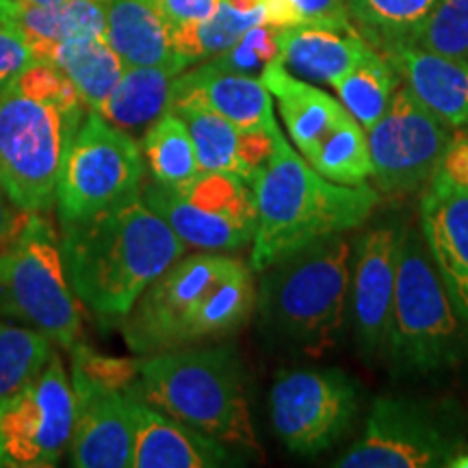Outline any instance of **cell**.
<instances>
[{
  "label": "cell",
  "mask_w": 468,
  "mask_h": 468,
  "mask_svg": "<svg viewBox=\"0 0 468 468\" xmlns=\"http://www.w3.org/2000/svg\"><path fill=\"white\" fill-rule=\"evenodd\" d=\"M28 218H31V213L17 207L0 186V254L16 241L17 234L27 226Z\"/></svg>",
  "instance_id": "60d3db41"
},
{
  "label": "cell",
  "mask_w": 468,
  "mask_h": 468,
  "mask_svg": "<svg viewBox=\"0 0 468 468\" xmlns=\"http://www.w3.org/2000/svg\"><path fill=\"white\" fill-rule=\"evenodd\" d=\"M172 113L178 115L189 128L202 172L230 174L245 180L241 161L243 131H239L226 117L191 93H176Z\"/></svg>",
  "instance_id": "484cf974"
},
{
  "label": "cell",
  "mask_w": 468,
  "mask_h": 468,
  "mask_svg": "<svg viewBox=\"0 0 468 468\" xmlns=\"http://www.w3.org/2000/svg\"><path fill=\"white\" fill-rule=\"evenodd\" d=\"M142 197L189 250L234 254L254 241V191L237 176L200 172L178 186L144 180Z\"/></svg>",
  "instance_id": "30bf717a"
},
{
  "label": "cell",
  "mask_w": 468,
  "mask_h": 468,
  "mask_svg": "<svg viewBox=\"0 0 468 468\" xmlns=\"http://www.w3.org/2000/svg\"><path fill=\"white\" fill-rule=\"evenodd\" d=\"M27 5H37V7H55V5L66 3V0H22Z\"/></svg>",
  "instance_id": "7bdbcfd3"
},
{
  "label": "cell",
  "mask_w": 468,
  "mask_h": 468,
  "mask_svg": "<svg viewBox=\"0 0 468 468\" xmlns=\"http://www.w3.org/2000/svg\"><path fill=\"white\" fill-rule=\"evenodd\" d=\"M37 61L33 57L25 39L9 28H0V91L20 76L31 63Z\"/></svg>",
  "instance_id": "ab89813d"
},
{
  "label": "cell",
  "mask_w": 468,
  "mask_h": 468,
  "mask_svg": "<svg viewBox=\"0 0 468 468\" xmlns=\"http://www.w3.org/2000/svg\"><path fill=\"white\" fill-rule=\"evenodd\" d=\"M185 69L183 66H128L107 101L93 113L134 139L142 137L172 111L176 79Z\"/></svg>",
  "instance_id": "603a6c76"
},
{
  "label": "cell",
  "mask_w": 468,
  "mask_h": 468,
  "mask_svg": "<svg viewBox=\"0 0 468 468\" xmlns=\"http://www.w3.org/2000/svg\"><path fill=\"white\" fill-rule=\"evenodd\" d=\"M87 104L57 66L35 61L0 91V186L28 213L55 207Z\"/></svg>",
  "instance_id": "3957f363"
},
{
  "label": "cell",
  "mask_w": 468,
  "mask_h": 468,
  "mask_svg": "<svg viewBox=\"0 0 468 468\" xmlns=\"http://www.w3.org/2000/svg\"><path fill=\"white\" fill-rule=\"evenodd\" d=\"M250 186L256 204L250 256L254 273L310 243L356 230L379 202L376 186L338 185L314 172L280 126L273 131L271 156Z\"/></svg>",
  "instance_id": "277c9868"
},
{
  "label": "cell",
  "mask_w": 468,
  "mask_h": 468,
  "mask_svg": "<svg viewBox=\"0 0 468 468\" xmlns=\"http://www.w3.org/2000/svg\"><path fill=\"white\" fill-rule=\"evenodd\" d=\"M139 148L150 172L152 183L178 186L189 183L202 172L189 128L178 115L165 113L139 139Z\"/></svg>",
  "instance_id": "f1b7e54d"
},
{
  "label": "cell",
  "mask_w": 468,
  "mask_h": 468,
  "mask_svg": "<svg viewBox=\"0 0 468 468\" xmlns=\"http://www.w3.org/2000/svg\"><path fill=\"white\" fill-rule=\"evenodd\" d=\"M297 25L324 27L332 31H356L345 0H286Z\"/></svg>",
  "instance_id": "8d00e7d4"
},
{
  "label": "cell",
  "mask_w": 468,
  "mask_h": 468,
  "mask_svg": "<svg viewBox=\"0 0 468 468\" xmlns=\"http://www.w3.org/2000/svg\"><path fill=\"white\" fill-rule=\"evenodd\" d=\"M399 228L386 224L365 232L354 245L349 313L356 343L365 356H376L386 347L399 265Z\"/></svg>",
  "instance_id": "9a60e30c"
},
{
  "label": "cell",
  "mask_w": 468,
  "mask_h": 468,
  "mask_svg": "<svg viewBox=\"0 0 468 468\" xmlns=\"http://www.w3.org/2000/svg\"><path fill=\"white\" fill-rule=\"evenodd\" d=\"M102 3H104V0H102Z\"/></svg>",
  "instance_id": "ee69618b"
},
{
  "label": "cell",
  "mask_w": 468,
  "mask_h": 468,
  "mask_svg": "<svg viewBox=\"0 0 468 468\" xmlns=\"http://www.w3.org/2000/svg\"><path fill=\"white\" fill-rule=\"evenodd\" d=\"M406 46L468 63V0H436Z\"/></svg>",
  "instance_id": "836d02e7"
},
{
  "label": "cell",
  "mask_w": 468,
  "mask_h": 468,
  "mask_svg": "<svg viewBox=\"0 0 468 468\" xmlns=\"http://www.w3.org/2000/svg\"><path fill=\"white\" fill-rule=\"evenodd\" d=\"M154 5L159 7L163 20L172 33L178 28L207 22L208 17L218 14L221 0H154Z\"/></svg>",
  "instance_id": "74e56055"
},
{
  "label": "cell",
  "mask_w": 468,
  "mask_h": 468,
  "mask_svg": "<svg viewBox=\"0 0 468 468\" xmlns=\"http://www.w3.org/2000/svg\"><path fill=\"white\" fill-rule=\"evenodd\" d=\"M278 33L280 28L269 25V22L250 28L237 44H232L221 55L208 58L207 63L218 69H224V72L261 79V74L265 72L269 63L280 58Z\"/></svg>",
  "instance_id": "e575fe53"
},
{
  "label": "cell",
  "mask_w": 468,
  "mask_h": 468,
  "mask_svg": "<svg viewBox=\"0 0 468 468\" xmlns=\"http://www.w3.org/2000/svg\"><path fill=\"white\" fill-rule=\"evenodd\" d=\"M74 393V427L69 438L72 466L131 468L133 423L126 393L69 376Z\"/></svg>",
  "instance_id": "2e32d148"
},
{
  "label": "cell",
  "mask_w": 468,
  "mask_h": 468,
  "mask_svg": "<svg viewBox=\"0 0 468 468\" xmlns=\"http://www.w3.org/2000/svg\"><path fill=\"white\" fill-rule=\"evenodd\" d=\"M133 423V468H218L241 464L237 452L167 417L145 399L139 382L126 393Z\"/></svg>",
  "instance_id": "e0dca14e"
},
{
  "label": "cell",
  "mask_w": 468,
  "mask_h": 468,
  "mask_svg": "<svg viewBox=\"0 0 468 468\" xmlns=\"http://www.w3.org/2000/svg\"><path fill=\"white\" fill-rule=\"evenodd\" d=\"M351 259L354 245L335 234L262 269L256 306L271 338L308 358L336 349L349 314Z\"/></svg>",
  "instance_id": "5b68a950"
},
{
  "label": "cell",
  "mask_w": 468,
  "mask_h": 468,
  "mask_svg": "<svg viewBox=\"0 0 468 468\" xmlns=\"http://www.w3.org/2000/svg\"><path fill=\"white\" fill-rule=\"evenodd\" d=\"M69 282L85 308L124 319L142 292L186 254V245L142 191L91 218L61 226Z\"/></svg>",
  "instance_id": "6da1fadb"
},
{
  "label": "cell",
  "mask_w": 468,
  "mask_h": 468,
  "mask_svg": "<svg viewBox=\"0 0 468 468\" xmlns=\"http://www.w3.org/2000/svg\"><path fill=\"white\" fill-rule=\"evenodd\" d=\"M72 427V382L55 351L42 371L0 406V468L57 466Z\"/></svg>",
  "instance_id": "4fadbf2b"
},
{
  "label": "cell",
  "mask_w": 468,
  "mask_h": 468,
  "mask_svg": "<svg viewBox=\"0 0 468 468\" xmlns=\"http://www.w3.org/2000/svg\"><path fill=\"white\" fill-rule=\"evenodd\" d=\"M145 163L139 142L90 111L58 176V226L87 219L142 191Z\"/></svg>",
  "instance_id": "8fae6325"
},
{
  "label": "cell",
  "mask_w": 468,
  "mask_h": 468,
  "mask_svg": "<svg viewBox=\"0 0 468 468\" xmlns=\"http://www.w3.org/2000/svg\"><path fill=\"white\" fill-rule=\"evenodd\" d=\"M300 154L332 183L360 186L373 176L367 131L351 113Z\"/></svg>",
  "instance_id": "83f0119b"
},
{
  "label": "cell",
  "mask_w": 468,
  "mask_h": 468,
  "mask_svg": "<svg viewBox=\"0 0 468 468\" xmlns=\"http://www.w3.org/2000/svg\"><path fill=\"white\" fill-rule=\"evenodd\" d=\"M403 85L453 131L468 128V63L436 52L397 46L384 52Z\"/></svg>",
  "instance_id": "ffe728a7"
},
{
  "label": "cell",
  "mask_w": 468,
  "mask_h": 468,
  "mask_svg": "<svg viewBox=\"0 0 468 468\" xmlns=\"http://www.w3.org/2000/svg\"><path fill=\"white\" fill-rule=\"evenodd\" d=\"M139 388L152 406L232 452L261 453L245 393L243 365L230 345H193L139 360Z\"/></svg>",
  "instance_id": "8992f818"
},
{
  "label": "cell",
  "mask_w": 468,
  "mask_h": 468,
  "mask_svg": "<svg viewBox=\"0 0 468 468\" xmlns=\"http://www.w3.org/2000/svg\"><path fill=\"white\" fill-rule=\"evenodd\" d=\"M384 354L395 373L434 376L460 367L468 354V330L455 313L420 228L399 239V265Z\"/></svg>",
  "instance_id": "52a82bcc"
},
{
  "label": "cell",
  "mask_w": 468,
  "mask_h": 468,
  "mask_svg": "<svg viewBox=\"0 0 468 468\" xmlns=\"http://www.w3.org/2000/svg\"><path fill=\"white\" fill-rule=\"evenodd\" d=\"M72 80L87 109L96 111L124 74V61L107 37H74L58 44L48 58Z\"/></svg>",
  "instance_id": "4316f807"
},
{
  "label": "cell",
  "mask_w": 468,
  "mask_h": 468,
  "mask_svg": "<svg viewBox=\"0 0 468 468\" xmlns=\"http://www.w3.org/2000/svg\"><path fill=\"white\" fill-rule=\"evenodd\" d=\"M261 80L276 98L278 115L297 152L310 148L317 139L336 126L349 111L341 101L319 90L314 83L291 74L282 63L273 61L261 74Z\"/></svg>",
  "instance_id": "cb8c5ba5"
},
{
  "label": "cell",
  "mask_w": 468,
  "mask_h": 468,
  "mask_svg": "<svg viewBox=\"0 0 468 468\" xmlns=\"http://www.w3.org/2000/svg\"><path fill=\"white\" fill-rule=\"evenodd\" d=\"M453 128L410 91L397 87L386 113L367 131L376 185L386 193H410L434 178Z\"/></svg>",
  "instance_id": "5bb4252c"
},
{
  "label": "cell",
  "mask_w": 468,
  "mask_h": 468,
  "mask_svg": "<svg viewBox=\"0 0 468 468\" xmlns=\"http://www.w3.org/2000/svg\"><path fill=\"white\" fill-rule=\"evenodd\" d=\"M72 373L90 379L93 384L109 386V388H131L139 382V360L137 358H117L104 356L91 349L90 345L79 341L72 349Z\"/></svg>",
  "instance_id": "d590c367"
},
{
  "label": "cell",
  "mask_w": 468,
  "mask_h": 468,
  "mask_svg": "<svg viewBox=\"0 0 468 468\" xmlns=\"http://www.w3.org/2000/svg\"><path fill=\"white\" fill-rule=\"evenodd\" d=\"M360 408L358 384L338 368L280 371L269 393L273 430L295 455H319L354 423Z\"/></svg>",
  "instance_id": "7c38bea8"
},
{
  "label": "cell",
  "mask_w": 468,
  "mask_h": 468,
  "mask_svg": "<svg viewBox=\"0 0 468 468\" xmlns=\"http://www.w3.org/2000/svg\"><path fill=\"white\" fill-rule=\"evenodd\" d=\"M0 28L20 35L33 57L48 63L52 50L68 39L104 37L107 16L102 0H66L55 7L0 0Z\"/></svg>",
  "instance_id": "d6986e66"
},
{
  "label": "cell",
  "mask_w": 468,
  "mask_h": 468,
  "mask_svg": "<svg viewBox=\"0 0 468 468\" xmlns=\"http://www.w3.org/2000/svg\"><path fill=\"white\" fill-rule=\"evenodd\" d=\"M265 11L248 14V11L237 9L234 5L221 0L218 14L208 17L207 22L178 28L169 35H172L176 55L183 58L186 66H193V63L208 61V58L221 55L232 44H237L250 28L265 25Z\"/></svg>",
  "instance_id": "4dcf8cb0"
},
{
  "label": "cell",
  "mask_w": 468,
  "mask_h": 468,
  "mask_svg": "<svg viewBox=\"0 0 468 468\" xmlns=\"http://www.w3.org/2000/svg\"><path fill=\"white\" fill-rule=\"evenodd\" d=\"M468 447V414L452 401L379 397L338 468H441Z\"/></svg>",
  "instance_id": "9c48e42d"
},
{
  "label": "cell",
  "mask_w": 468,
  "mask_h": 468,
  "mask_svg": "<svg viewBox=\"0 0 468 468\" xmlns=\"http://www.w3.org/2000/svg\"><path fill=\"white\" fill-rule=\"evenodd\" d=\"M419 228L455 313L468 330V191L431 178L420 197Z\"/></svg>",
  "instance_id": "ac0fdd59"
},
{
  "label": "cell",
  "mask_w": 468,
  "mask_h": 468,
  "mask_svg": "<svg viewBox=\"0 0 468 468\" xmlns=\"http://www.w3.org/2000/svg\"><path fill=\"white\" fill-rule=\"evenodd\" d=\"M449 468H468V447L449 462Z\"/></svg>",
  "instance_id": "b9f144b4"
},
{
  "label": "cell",
  "mask_w": 468,
  "mask_h": 468,
  "mask_svg": "<svg viewBox=\"0 0 468 468\" xmlns=\"http://www.w3.org/2000/svg\"><path fill=\"white\" fill-rule=\"evenodd\" d=\"M176 93H191L210 109L218 111L239 131L278 126L273 115V96L256 76L224 72L202 61V66L189 69L176 79Z\"/></svg>",
  "instance_id": "7402d4cb"
},
{
  "label": "cell",
  "mask_w": 468,
  "mask_h": 468,
  "mask_svg": "<svg viewBox=\"0 0 468 468\" xmlns=\"http://www.w3.org/2000/svg\"><path fill=\"white\" fill-rule=\"evenodd\" d=\"M107 42L124 66H183L154 0H104Z\"/></svg>",
  "instance_id": "d4e9b609"
},
{
  "label": "cell",
  "mask_w": 468,
  "mask_h": 468,
  "mask_svg": "<svg viewBox=\"0 0 468 468\" xmlns=\"http://www.w3.org/2000/svg\"><path fill=\"white\" fill-rule=\"evenodd\" d=\"M259 300L250 262L197 251L174 262L142 292L122 324L134 356L193 347L237 332Z\"/></svg>",
  "instance_id": "7a4b0ae2"
},
{
  "label": "cell",
  "mask_w": 468,
  "mask_h": 468,
  "mask_svg": "<svg viewBox=\"0 0 468 468\" xmlns=\"http://www.w3.org/2000/svg\"><path fill=\"white\" fill-rule=\"evenodd\" d=\"M0 314L72 349L83 332L80 300L69 282L61 234L46 213H31L0 254Z\"/></svg>",
  "instance_id": "ba28073f"
},
{
  "label": "cell",
  "mask_w": 468,
  "mask_h": 468,
  "mask_svg": "<svg viewBox=\"0 0 468 468\" xmlns=\"http://www.w3.org/2000/svg\"><path fill=\"white\" fill-rule=\"evenodd\" d=\"M434 178L455 189L468 191V128L453 131Z\"/></svg>",
  "instance_id": "f35d334b"
},
{
  "label": "cell",
  "mask_w": 468,
  "mask_h": 468,
  "mask_svg": "<svg viewBox=\"0 0 468 468\" xmlns=\"http://www.w3.org/2000/svg\"><path fill=\"white\" fill-rule=\"evenodd\" d=\"M399 85V74L388 57L378 48L367 58L341 76L332 90L336 91L338 101L354 115V120L368 131L386 113L393 93Z\"/></svg>",
  "instance_id": "f546056e"
},
{
  "label": "cell",
  "mask_w": 468,
  "mask_h": 468,
  "mask_svg": "<svg viewBox=\"0 0 468 468\" xmlns=\"http://www.w3.org/2000/svg\"><path fill=\"white\" fill-rule=\"evenodd\" d=\"M362 37L382 52L406 46L436 0H345Z\"/></svg>",
  "instance_id": "1f68e13d"
},
{
  "label": "cell",
  "mask_w": 468,
  "mask_h": 468,
  "mask_svg": "<svg viewBox=\"0 0 468 468\" xmlns=\"http://www.w3.org/2000/svg\"><path fill=\"white\" fill-rule=\"evenodd\" d=\"M44 332L0 319V406L37 376L55 354Z\"/></svg>",
  "instance_id": "d6a6232c"
},
{
  "label": "cell",
  "mask_w": 468,
  "mask_h": 468,
  "mask_svg": "<svg viewBox=\"0 0 468 468\" xmlns=\"http://www.w3.org/2000/svg\"><path fill=\"white\" fill-rule=\"evenodd\" d=\"M280 63L308 83L335 85L362 58L376 50L358 31H332L324 27L280 28Z\"/></svg>",
  "instance_id": "44dd1931"
}]
</instances>
